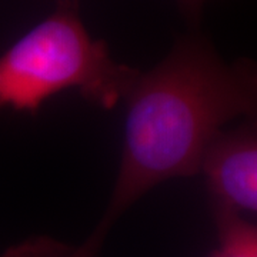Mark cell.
Wrapping results in <instances>:
<instances>
[{
    "instance_id": "277c9868",
    "label": "cell",
    "mask_w": 257,
    "mask_h": 257,
    "mask_svg": "<svg viewBox=\"0 0 257 257\" xmlns=\"http://www.w3.org/2000/svg\"><path fill=\"white\" fill-rule=\"evenodd\" d=\"M217 247L210 257H257V230L241 214L216 210Z\"/></svg>"
},
{
    "instance_id": "3957f363",
    "label": "cell",
    "mask_w": 257,
    "mask_h": 257,
    "mask_svg": "<svg viewBox=\"0 0 257 257\" xmlns=\"http://www.w3.org/2000/svg\"><path fill=\"white\" fill-rule=\"evenodd\" d=\"M216 210L236 214L257 209V136L250 121L220 130L206 147L200 170Z\"/></svg>"
},
{
    "instance_id": "8992f818",
    "label": "cell",
    "mask_w": 257,
    "mask_h": 257,
    "mask_svg": "<svg viewBox=\"0 0 257 257\" xmlns=\"http://www.w3.org/2000/svg\"><path fill=\"white\" fill-rule=\"evenodd\" d=\"M206 2L207 0H177V3L180 5V9L190 19H197L202 15Z\"/></svg>"
},
{
    "instance_id": "5b68a950",
    "label": "cell",
    "mask_w": 257,
    "mask_h": 257,
    "mask_svg": "<svg viewBox=\"0 0 257 257\" xmlns=\"http://www.w3.org/2000/svg\"><path fill=\"white\" fill-rule=\"evenodd\" d=\"M57 251L59 243L49 239H40L26 241L10 248L3 257H57Z\"/></svg>"
},
{
    "instance_id": "7a4b0ae2",
    "label": "cell",
    "mask_w": 257,
    "mask_h": 257,
    "mask_svg": "<svg viewBox=\"0 0 257 257\" xmlns=\"http://www.w3.org/2000/svg\"><path fill=\"white\" fill-rule=\"evenodd\" d=\"M138 74L114 62L107 45L89 35L77 0H59L45 20L0 56V109L36 111L67 89L111 109L126 99Z\"/></svg>"
},
{
    "instance_id": "6da1fadb",
    "label": "cell",
    "mask_w": 257,
    "mask_h": 257,
    "mask_svg": "<svg viewBox=\"0 0 257 257\" xmlns=\"http://www.w3.org/2000/svg\"><path fill=\"white\" fill-rule=\"evenodd\" d=\"M250 60L227 63L204 36L182 37L128 90L124 145L114 190L90 237L67 257H96L114 223L155 186L197 175L223 126L256 107Z\"/></svg>"
}]
</instances>
